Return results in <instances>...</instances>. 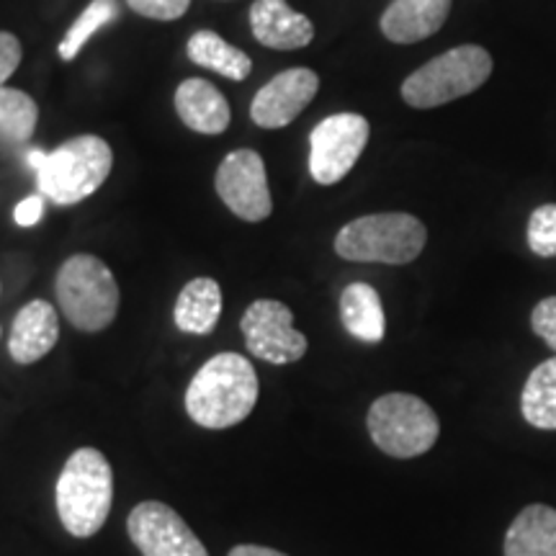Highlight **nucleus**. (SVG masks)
<instances>
[{
	"label": "nucleus",
	"instance_id": "nucleus-1",
	"mask_svg": "<svg viewBox=\"0 0 556 556\" xmlns=\"http://www.w3.org/2000/svg\"><path fill=\"white\" fill-rule=\"evenodd\" d=\"M258 374L240 353H219L193 374L186 389V413L206 430L240 426L258 402Z\"/></svg>",
	"mask_w": 556,
	"mask_h": 556
},
{
	"label": "nucleus",
	"instance_id": "nucleus-2",
	"mask_svg": "<svg viewBox=\"0 0 556 556\" xmlns=\"http://www.w3.org/2000/svg\"><path fill=\"white\" fill-rule=\"evenodd\" d=\"M60 523L70 536L90 539L109 520L114 503V471L99 448H78L67 456L54 486Z\"/></svg>",
	"mask_w": 556,
	"mask_h": 556
},
{
	"label": "nucleus",
	"instance_id": "nucleus-3",
	"mask_svg": "<svg viewBox=\"0 0 556 556\" xmlns=\"http://www.w3.org/2000/svg\"><path fill=\"white\" fill-rule=\"evenodd\" d=\"M428 229L420 219L405 212L366 214L340 229L336 253L351 263H384L405 266L422 253Z\"/></svg>",
	"mask_w": 556,
	"mask_h": 556
},
{
	"label": "nucleus",
	"instance_id": "nucleus-4",
	"mask_svg": "<svg viewBox=\"0 0 556 556\" xmlns=\"http://www.w3.org/2000/svg\"><path fill=\"white\" fill-rule=\"evenodd\" d=\"M114 168V152L103 137L83 135L62 142L47 152L45 165L37 170L39 193L60 206L80 204L106 184Z\"/></svg>",
	"mask_w": 556,
	"mask_h": 556
},
{
	"label": "nucleus",
	"instance_id": "nucleus-5",
	"mask_svg": "<svg viewBox=\"0 0 556 556\" xmlns=\"http://www.w3.org/2000/svg\"><path fill=\"white\" fill-rule=\"evenodd\" d=\"M492 54L479 45H462L417 67L402 83V101L413 109H438L475 93L490 80Z\"/></svg>",
	"mask_w": 556,
	"mask_h": 556
},
{
	"label": "nucleus",
	"instance_id": "nucleus-6",
	"mask_svg": "<svg viewBox=\"0 0 556 556\" xmlns=\"http://www.w3.org/2000/svg\"><path fill=\"white\" fill-rule=\"evenodd\" d=\"M54 291L62 315L83 332L106 330L119 312V283L96 255L78 253L62 263Z\"/></svg>",
	"mask_w": 556,
	"mask_h": 556
},
{
	"label": "nucleus",
	"instance_id": "nucleus-7",
	"mask_svg": "<svg viewBox=\"0 0 556 556\" xmlns=\"http://www.w3.org/2000/svg\"><path fill=\"white\" fill-rule=\"evenodd\" d=\"M366 428L374 446L392 458L428 454L441 435V420L426 400L407 392L384 394L368 407Z\"/></svg>",
	"mask_w": 556,
	"mask_h": 556
},
{
	"label": "nucleus",
	"instance_id": "nucleus-8",
	"mask_svg": "<svg viewBox=\"0 0 556 556\" xmlns=\"http://www.w3.org/2000/svg\"><path fill=\"white\" fill-rule=\"evenodd\" d=\"M368 119L361 114H332L312 129L309 135V176L319 186H336L356 168L364 155Z\"/></svg>",
	"mask_w": 556,
	"mask_h": 556
},
{
	"label": "nucleus",
	"instance_id": "nucleus-9",
	"mask_svg": "<svg viewBox=\"0 0 556 556\" xmlns=\"http://www.w3.org/2000/svg\"><path fill=\"white\" fill-rule=\"evenodd\" d=\"M248 351L274 366H287L304 358L307 338L294 328V312L276 299H258L245 309L240 323Z\"/></svg>",
	"mask_w": 556,
	"mask_h": 556
},
{
	"label": "nucleus",
	"instance_id": "nucleus-10",
	"mask_svg": "<svg viewBox=\"0 0 556 556\" xmlns=\"http://www.w3.org/2000/svg\"><path fill=\"white\" fill-rule=\"evenodd\" d=\"M219 199L235 217L245 222H263L274 212V199H270L266 163L255 150H235L222 160L217 168Z\"/></svg>",
	"mask_w": 556,
	"mask_h": 556
},
{
	"label": "nucleus",
	"instance_id": "nucleus-11",
	"mask_svg": "<svg viewBox=\"0 0 556 556\" xmlns=\"http://www.w3.org/2000/svg\"><path fill=\"white\" fill-rule=\"evenodd\" d=\"M127 531L142 556H208L206 546L178 510L157 500H144L131 507Z\"/></svg>",
	"mask_w": 556,
	"mask_h": 556
},
{
	"label": "nucleus",
	"instance_id": "nucleus-12",
	"mask_svg": "<svg viewBox=\"0 0 556 556\" xmlns=\"http://www.w3.org/2000/svg\"><path fill=\"white\" fill-rule=\"evenodd\" d=\"M319 78L309 67H291L270 78L250 106V119L261 129H281L302 114L315 101Z\"/></svg>",
	"mask_w": 556,
	"mask_h": 556
},
{
	"label": "nucleus",
	"instance_id": "nucleus-13",
	"mask_svg": "<svg viewBox=\"0 0 556 556\" xmlns=\"http://www.w3.org/2000/svg\"><path fill=\"white\" fill-rule=\"evenodd\" d=\"M250 29L263 47L278 52L302 50L315 39L312 21L291 9L287 0H255L250 5Z\"/></svg>",
	"mask_w": 556,
	"mask_h": 556
},
{
	"label": "nucleus",
	"instance_id": "nucleus-14",
	"mask_svg": "<svg viewBox=\"0 0 556 556\" xmlns=\"http://www.w3.org/2000/svg\"><path fill=\"white\" fill-rule=\"evenodd\" d=\"M60 340V319L58 309L45 299H34V302L21 307L13 319L9 353L11 358L21 366L37 364L58 345Z\"/></svg>",
	"mask_w": 556,
	"mask_h": 556
},
{
	"label": "nucleus",
	"instance_id": "nucleus-15",
	"mask_svg": "<svg viewBox=\"0 0 556 556\" xmlns=\"http://www.w3.org/2000/svg\"><path fill=\"white\" fill-rule=\"evenodd\" d=\"M451 0H392L381 13V34L394 45H417L443 29Z\"/></svg>",
	"mask_w": 556,
	"mask_h": 556
},
{
	"label": "nucleus",
	"instance_id": "nucleus-16",
	"mask_svg": "<svg viewBox=\"0 0 556 556\" xmlns=\"http://www.w3.org/2000/svg\"><path fill=\"white\" fill-rule=\"evenodd\" d=\"M176 111L180 122L191 131H199V135H222V131H227L229 119H232L229 103L219 93V88L201 78L180 83L176 90Z\"/></svg>",
	"mask_w": 556,
	"mask_h": 556
},
{
	"label": "nucleus",
	"instance_id": "nucleus-17",
	"mask_svg": "<svg viewBox=\"0 0 556 556\" xmlns=\"http://www.w3.org/2000/svg\"><path fill=\"white\" fill-rule=\"evenodd\" d=\"M505 556H556L554 507H523L505 533Z\"/></svg>",
	"mask_w": 556,
	"mask_h": 556
},
{
	"label": "nucleus",
	"instance_id": "nucleus-18",
	"mask_svg": "<svg viewBox=\"0 0 556 556\" xmlns=\"http://www.w3.org/2000/svg\"><path fill=\"white\" fill-rule=\"evenodd\" d=\"M340 319H343V328L361 343H381L387 336V315L379 291L364 281L343 289Z\"/></svg>",
	"mask_w": 556,
	"mask_h": 556
},
{
	"label": "nucleus",
	"instance_id": "nucleus-19",
	"mask_svg": "<svg viewBox=\"0 0 556 556\" xmlns=\"http://www.w3.org/2000/svg\"><path fill=\"white\" fill-rule=\"evenodd\" d=\"M222 317V287L214 278H193L176 299L173 319L180 332L208 336Z\"/></svg>",
	"mask_w": 556,
	"mask_h": 556
},
{
	"label": "nucleus",
	"instance_id": "nucleus-20",
	"mask_svg": "<svg viewBox=\"0 0 556 556\" xmlns=\"http://www.w3.org/2000/svg\"><path fill=\"white\" fill-rule=\"evenodd\" d=\"M186 54L193 65L212 70L227 80H245L253 73V60L240 47H232L217 31H197L186 45Z\"/></svg>",
	"mask_w": 556,
	"mask_h": 556
},
{
	"label": "nucleus",
	"instance_id": "nucleus-21",
	"mask_svg": "<svg viewBox=\"0 0 556 556\" xmlns=\"http://www.w3.org/2000/svg\"><path fill=\"white\" fill-rule=\"evenodd\" d=\"M520 409H523L528 426L556 430V356L539 364L526 379Z\"/></svg>",
	"mask_w": 556,
	"mask_h": 556
},
{
	"label": "nucleus",
	"instance_id": "nucleus-22",
	"mask_svg": "<svg viewBox=\"0 0 556 556\" xmlns=\"http://www.w3.org/2000/svg\"><path fill=\"white\" fill-rule=\"evenodd\" d=\"M39 122L37 101L16 88H0V137L5 142H29Z\"/></svg>",
	"mask_w": 556,
	"mask_h": 556
},
{
	"label": "nucleus",
	"instance_id": "nucleus-23",
	"mask_svg": "<svg viewBox=\"0 0 556 556\" xmlns=\"http://www.w3.org/2000/svg\"><path fill=\"white\" fill-rule=\"evenodd\" d=\"M119 0H90L78 18L73 21L65 37L60 41V58L70 62L80 54L83 47L99 34L103 26L119 18Z\"/></svg>",
	"mask_w": 556,
	"mask_h": 556
},
{
	"label": "nucleus",
	"instance_id": "nucleus-24",
	"mask_svg": "<svg viewBox=\"0 0 556 556\" xmlns=\"http://www.w3.org/2000/svg\"><path fill=\"white\" fill-rule=\"evenodd\" d=\"M528 248L539 258H556V204L533 208L528 219Z\"/></svg>",
	"mask_w": 556,
	"mask_h": 556
},
{
	"label": "nucleus",
	"instance_id": "nucleus-25",
	"mask_svg": "<svg viewBox=\"0 0 556 556\" xmlns=\"http://www.w3.org/2000/svg\"><path fill=\"white\" fill-rule=\"evenodd\" d=\"M127 5L144 18L176 21L189 11L191 0H127Z\"/></svg>",
	"mask_w": 556,
	"mask_h": 556
},
{
	"label": "nucleus",
	"instance_id": "nucleus-26",
	"mask_svg": "<svg viewBox=\"0 0 556 556\" xmlns=\"http://www.w3.org/2000/svg\"><path fill=\"white\" fill-rule=\"evenodd\" d=\"M531 328L544 343L556 351V296H546L531 312Z\"/></svg>",
	"mask_w": 556,
	"mask_h": 556
},
{
	"label": "nucleus",
	"instance_id": "nucleus-27",
	"mask_svg": "<svg viewBox=\"0 0 556 556\" xmlns=\"http://www.w3.org/2000/svg\"><path fill=\"white\" fill-rule=\"evenodd\" d=\"M21 41L9 31H0V88L21 65Z\"/></svg>",
	"mask_w": 556,
	"mask_h": 556
},
{
	"label": "nucleus",
	"instance_id": "nucleus-28",
	"mask_svg": "<svg viewBox=\"0 0 556 556\" xmlns=\"http://www.w3.org/2000/svg\"><path fill=\"white\" fill-rule=\"evenodd\" d=\"M41 217H45V197H26L13 208V219L18 227H34Z\"/></svg>",
	"mask_w": 556,
	"mask_h": 556
},
{
	"label": "nucleus",
	"instance_id": "nucleus-29",
	"mask_svg": "<svg viewBox=\"0 0 556 556\" xmlns=\"http://www.w3.org/2000/svg\"><path fill=\"white\" fill-rule=\"evenodd\" d=\"M227 556H289L283 552H276V548L268 546H255V544H240L235 548H229Z\"/></svg>",
	"mask_w": 556,
	"mask_h": 556
},
{
	"label": "nucleus",
	"instance_id": "nucleus-30",
	"mask_svg": "<svg viewBox=\"0 0 556 556\" xmlns=\"http://www.w3.org/2000/svg\"><path fill=\"white\" fill-rule=\"evenodd\" d=\"M45 160H47V152H41V150L26 152V163H29L31 170H39L41 165H45Z\"/></svg>",
	"mask_w": 556,
	"mask_h": 556
}]
</instances>
